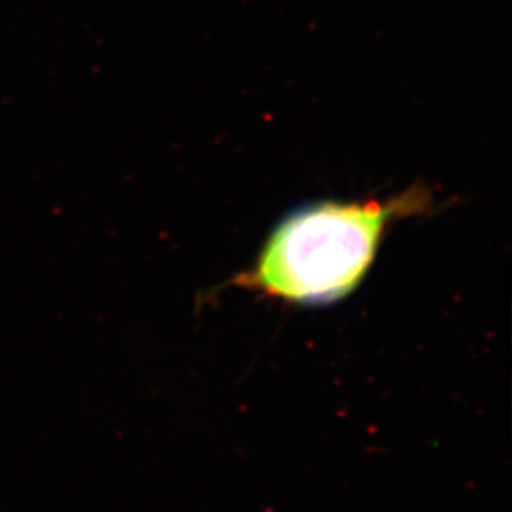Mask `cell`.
I'll list each match as a JSON object with an SVG mask.
<instances>
[{"label": "cell", "mask_w": 512, "mask_h": 512, "mask_svg": "<svg viewBox=\"0 0 512 512\" xmlns=\"http://www.w3.org/2000/svg\"><path fill=\"white\" fill-rule=\"evenodd\" d=\"M421 189L397 198L320 201L279 221L231 285L302 307L337 304L357 290L393 221L428 208Z\"/></svg>", "instance_id": "cell-1"}]
</instances>
